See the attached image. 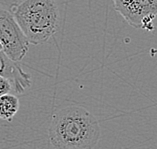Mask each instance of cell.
Returning a JSON list of instances; mask_svg holds the SVG:
<instances>
[{
    "label": "cell",
    "mask_w": 157,
    "mask_h": 149,
    "mask_svg": "<svg viewBox=\"0 0 157 149\" xmlns=\"http://www.w3.org/2000/svg\"><path fill=\"white\" fill-rule=\"evenodd\" d=\"M114 9L129 25L136 29L153 31L157 17V0H112Z\"/></svg>",
    "instance_id": "cell-4"
},
{
    "label": "cell",
    "mask_w": 157,
    "mask_h": 149,
    "mask_svg": "<svg viewBox=\"0 0 157 149\" xmlns=\"http://www.w3.org/2000/svg\"><path fill=\"white\" fill-rule=\"evenodd\" d=\"M22 1L23 0H0V8L12 12V10Z\"/></svg>",
    "instance_id": "cell-8"
},
{
    "label": "cell",
    "mask_w": 157,
    "mask_h": 149,
    "mask_svg": "<svg viewBox=\"0 0 157 149\" xmlns=\"http://www.w3.org/2000/svg\"><path fill=\"white\" fill-rule=\"evenodd\" d=\"M12 14L31 45L46 43L59 29L60 12L55 0H23Z\"/></svg>",
    "instance_id": "cell-2"
},
{
    "label": "cell",
    "mask_w": 157,
    "mask_h": 149,
    "mask_svg": "<svg viewBox=\"0 0 157 149\" xmlns=\"http://www.w3.org/2000/svg\"><path fill=\"white\" fill-rule=\"evenodd\" d=\"M19 110V99L14 94L0 96V119L11 121Z\"/></svg>",
    "instance_id": "cell-6"
},
{
    "label": "cell",
    "mask_w": 157,
    "mask_h": 149,
    "mask_svg": "<svg viewBox=\"0 0 157 149\" xmlns=\"http://www.w3.org/2000/svg\"><path fill=\"white\" fill-rule=\"evenodd\" d=\"M0 76L9 79L15 94H22L31 86V75L25 72L19 62L11 60L3 51L0 52Z\"/></svg>",
    "instance_id": "cell-5"
},
{
    "label": "cell",
    "mask_w": 157,
    "mask_h": 149,
    "mask_svg": "<svg viewBox=\"0 0 157 149\" xmlns=\"http://www.w3.org/2000/svg\"><path fill=\"white\" fill-rule=\"evenodd\" d=\"M100 136L97 118L77 104L57 108L48 129L49 141L56 149H93Z\"/></svg>",
    "instance_id": "cell-1"
},
{
    "label": "cell",
    "mask_w": 157,
    "mask_h": 149,
    "mask_svg": "<svg viewBox=\"0 0 157 149\" xmlns=\"http://www.w3.org/2000/svg\"><path fill=\"white\" fill-rule=\"evenodd\" d=\"M0 43L11 60L19 62L27 54L29 42L17 24L12 12L0 8Z\"/></svg>",
    "instance_id": "cell-3"
},
{
    "label": "cell",
    "mask_w": 157,
    "mask_h": 149,
    "mask_svg": "<svg viewBox=\"0 0 157 149\" xmlns=\"http://www.w3.org/2000/svg\"><path fill=\"white\" fill-rule=\"evenodd\" d=\"M13 92L14 93V89H13V85L9 79H7L5 77H2L0 76V96L4 94H8Z\"/></svg>",
    "instance_id": "cell-7"
},
{
    "label": "cell",
    "mask_w": 157,
    "mask_h": 149,
    "mask_svg": "<svg viewBox=\"0 0 157 149\" xmlns=\"http://www.w3.org/2000/svg\"><path fill=\"white\" fill-rule=\"evenodd\" d=\"M3 50V49H2V45H1V43H0V52H1Z\"/></svg>",
    "instance_id": "cell-9"
}]
</instances>
